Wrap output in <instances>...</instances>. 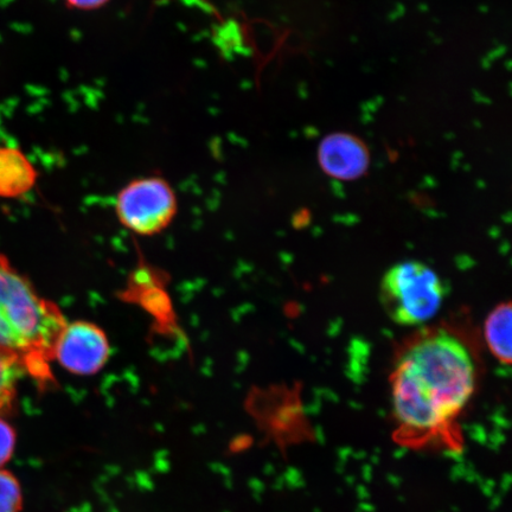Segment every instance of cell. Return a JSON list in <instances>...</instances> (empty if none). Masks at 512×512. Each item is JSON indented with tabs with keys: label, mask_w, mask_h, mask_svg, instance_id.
I'll list each match as a JSON object with an SVG mask.
<instances>
[{
	"label": "cell",
	"mask_w": 512,
	"mask_h": 512,
	"mask_svg": "<svg viewBox=\"0 0 512 512\" xmlns=\"http://www.w3.org/2000/svg\"><path fill=\"white\" fill-rule=\"evenodd\" d=\"M16 432L8 422L0 418V469L10 462L16 447Z\"/></svg>",
	"instance_id": "11"
},
{
	"label": "cell",
	"mask_w": 512,
	"mask_h": 512,
	"mask_svg": "<svg viewBox=\"0 0 512 512\" xmlns=\"http://www.w3.org/2000/svg\"><path fill=\"white\" fill-rule=\"evenodd\" d=\"M69 9L94 11L104 8L111 0H63Z\"/></svg>",
	"instance_id": "12"
},
{
	"label": "cell",
	"mask_w": 512,
	"mask_h": 512,
	"mask_svg": "<svg viewBox=\"0 0 512 512\" xmlns=\"http://www.w3.org/2000/svg\"><path fill=\"white\" fill-rule=\"evenodd\" d=\"M68 319L0 254V351L46 380L57 337Z\"/></svg>",
	"instance_id": "2"
},
{
	"label": "cell",
	"mask_w": 512,
	"mask_h": 512,
	"mask_svg": "<svg viewBox=\"0 0 512 512\" xmlns=\"http://www.w3.org/2000/svg\"><path fill=\"white\" fill-rule=\"evenodd\" d=\"M447 288L432 267L418 260L401 261L384 273L380 300L395 324L413 328L438 315L445 303Z\"/></svg>",
	"instance_id": "3"
},
{
	"label": "cell",
	"mask_w": 512,
	"mask_h": 512,
	"mask_svg": "<svg viewBox=\"0 0 512 512\" xmlns=\"http://www.w3.org/2000/svg\"><path fill=\"white\" fill-rule=\"evenodd\" d=\"M115 214L121 226L139 236H155L174 221L177 196L160 177H143L125 185L115 198Z\"/></svg>",
	"instance_id": "4"
},
{
	"label": "cell",
	"mask_w": 512,
	"mask_h": 512,
	"mask_svg": "<svg viewBox=\"0 0 512 512\" xmlns=\"http://www.w3.org/2000/svg\"><path fill=\"white\" fill-rule=\"evenodd\" d=\"M318 163L324 174L336 181H357L369 170L370 152L354 134L331 133L319 144Z\"/></svg>",
	"instance_id": "6"
},
{
	"label": "cell",
	"mask_w": 512,
	"mask_h": 512,
	"mask_svg": "<svg viewBox=\"0 0 512 512\" xmlns=\"http://www.w3.org/2000/svg\"><path fill=\"white\" fill-rule=\"evenodd\" d=\"M511 303H499L492 309L484 322V342L495 360L510 366L511 364Z\"/></svg>",
	"instance_id": "8"
},
{
	"label": "cell",
	"mask_w": 512,
	"mask_h": 512,
	"mask_svg": "<svg viewBox=\"0 0 512 512\" xmlns=\"http://www.w3.org/2000/svg\"><path fill=\"white\" fill-rule=\"evenodd\" d=\"M23 371L16 357L0 351V416L8 412L14 403L17 383Z\"/></svg>",
	"instance_id": "9"
},
{
	"label": "cell",
	"mask_w": 512,
	"mask_h": 512,
	"mask_svg": "<svg viewBox=\"0 0 512 512\" xmlns=\"http://www.w3.org/2000/svg\"><path fill=\"white\" fill-rule=\"evenodd\" d=\"M36 181L37 171L23 152L14 147H0V197L28 194Z\"/></svg>",
	"instance_id": "7"
},
{
	"label": "cell",
	"mask_w": 512,
	"mask_h": 512,
	"mask_svg": "<svg viewBox=\"0 0 512 512\" xmlns=\"http://www.w3.org/2000/svg\"><path fill=\"white\" fill-rule=\"evenodd\" d=\"M22 505L21 484L11 472L0 469V512H19Z\"/></svg>",
	"instance_id": "10"
},
{
	"label": "cell",
	"mask_w": 512,
	"mask_h": 512,
	"mask_svg": "<svg viewBox=\"0 0 512 512\" xmlns=\"http://www.w3.org/2000/svg\"><path fill=\"white\" fill-rule=\"evenodd\" d=\"M110 356L111 344L106 332L87 320L67 322L53 349V361L79 376L98 374Z\"/></svg>",
	"instance_id": "5"
},
{
	"label": "cell",
	"mask_w": 512,
	"mask_h": 512,
	"mask_svg": "<svg viewBox=\"0 0 512 512\" xmlns=\"http://www.w3.org/2000/svg\"><path fill=\"white\" fill-rule=\"evenodd\" d=\"M480 374L476 344L456 325L422 326L403 339L389 375L398 444L415 451L462 450V420Z\"/></svg>",
	"instance_id": "1"
}]
</instances>
